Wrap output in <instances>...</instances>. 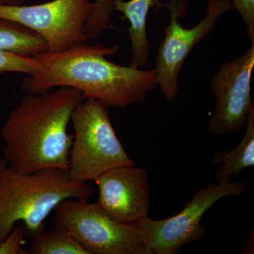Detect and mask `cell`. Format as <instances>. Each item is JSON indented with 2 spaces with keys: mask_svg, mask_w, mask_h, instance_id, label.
Wrapping results in <instances>:
<instances>
[{
  "mask_svg": "<svg viewBox=\"0 0 254 254\" xmlns=\"http://www.w3.org/2000/svg\"><path fill=\"white\" fill-rule=\"evenodd\" d=\"M161 5L157 0H114V11L122 13L130 23L128 33L131 44L130 66H144L149 58L147 37V17L152 6Z\"/></svg>",
  "mask_w": 254,
  "mask_h": 254,
  "instance_id": "cell-11",
  "label": "cell"
},
{
  "mask_svg": "<svg viewBox=\"0 0 254 254\" xmlns=\"http://www.w3.org/2000/svg\"><path fill=\"white\" fill-rule=\"evenodd\" d=\"M24 231L21 225L14 227L7 237L0 243V254H29L21 248Z\"/></svg>",
  "mask_w": 254,
  "mask_h": 254,
  "instance_id": "cell-17",
  "label": "cell"
},
{
  "mask_svg": "<svg viewBox=\"0 0 254 254\" xmlns=\"http://www.w3.org/2000/svg\"><path fill=\"white\" fill-rule=\"evenodd\" d=\"M98 188L97 203L117 221L136 225L148 216L150 185L144 168L124 165L107 172L95 180Z\"/></svg>",
  "mask_w": 254,
  "mask_h": 254,
  "instance_id": "cell-10",
  "label": "cell"
},
{
  "mask_svg": "<svg viewBox=\"0 0 254 254\" xmlns=\"http://www.w3.org/2000/svg\"><path fill=\"white\" fill-rule=\"evenodd\" d=\"M245 128V136L236 148L229 151L217 150L212 156V163L219 166L214 173L217 182H229L232 175L254 167V107L249 113Z\"/></svg>",
  "mask_w": 254,
  "mask_h": 254,
  "instance_id": "cell-12",
  "label": "cell"
},
{
  "mask_svg": "<svg viewBox=\"0 0 254 254\" xmlns=\"http://www.w3.org/2000/svg\"><path fill=\"white\" fill-rule=\"evenodd\" d=\"M189 0H169L164 6L170 11V23L155 58V71L160 91L168 102L176 99L178 78L185 60L202 39L216 26L219 18L233 9L231 0H208L206 14L198 24L187 28L180 23L186 14Z\"/></svg>",
  "mask_w": 254,
  "mask_h": 254,
  "instance_id": "cell-7",
  "label": "cell"
},
{
  "mask_svg": "<svg viewBox=\"0 0 254 254\" xmlns=\"http://www.w3.org/2000/svg\"><path fill=\"white\" fill-rule=\"evenodd\" d=\"M25 0H0L1 2L9 5H21Z\"/></svg>",
  "mask_w": 254,
  "mask_h": 254,
  "instance_id": "cell-19",
  "label": "cell"
},
{
  "mask_svg": "<svg viewBox=\"0 0 254 254\" xmlns=\"http://www.w3.org/2000/svg\"><path fill=\"white\" fill-rule=\"evenodd\" d=\"M0 50L35 56L48 52L46 41L34 31L0 18Z\"/></svg>",
  "mask_w": 254,
  "mask_h": 254,
  "instance_id": "cell-13",
  "label": "cell"
},
{
  "mask_svg": "<svg viewBox=\"0 0 254 254\" xmlns=\"http://www.w3.org/2000/svg\"><path fill=\"white\" fill-rule=\"evenodd\" d=\"M93 193V187L73 181L65 170L23 173L0 159V243L18 222L25 236L34 240L45 231V220L60 202L89 200Z\"/></svg>",
  "mask_w": 254,
  "mask_h": 254,
  "instance_id": "cell-3",
  "label": "cell"
},
{
  "mask_svg": "<svg viewBox=\"0 0 254 254\" xmlns=\"http://www.w3.org/2000/svg\"><path fill=\"white\" fill-rule=\"evenodd\" d=\"M114 11V0H95L93 9L85 26V33L88 39L99 38L106 31L111 22Z\"/></svg>",
  "mask_w": 254,
  "mask_h": 254,
  "instance_id": "cell-16",
  "label": "cell"
},
{
  "mask_svg": "<svg viewBox=\"0 0 254 254\" xmlns=\"http://www.w3.org/2000/svg\"><path fill=\"white\" fill-rule=\"evenodd\" d=\"M254 67V43L232 61L223 64L212 78L210 88L215 104L208 129L212 134L243 131L254 107L251 83Z\"/></svg>",
  "mask_w": 254,
  "mask_h": 254,
  "instance_id": "cell-9",
  "label": "cell"
},
{
  "mask_svg": "<svg viewBox=\"0 0 254 254\" xmlns=\"http://www.w3.org/2000/svg\"><path fill=\"white\" fill-rule=\"evenodd\" d=\"M41 68V60L37 55L16 54L0 50V74L21 73L31 76L38 72Z\"/></svg>",
  "mask_w": 254,
  "mask_h": 254,
  "instance_id": "cell-15",
  "label": "cell"
},
{
  "mask_svg": "<svg viewBox=\"0 0 254 254\" xmlns=\"http://www.w3.org/2000/svg\"><path fill=\"white\" fill-rule=\"evenodd\" d=\"M68 198L55 208V225L63 227L89 254H151L136 225L111 218L98 203Z\"/></svg>",
  "mask_w": 254,
  "mask_h": 254,
  "instance_id": "cell-5",
  "label": "cell"
},
{
  "mask_svg": "<svg viewBox=\"0 0 254 254\" xmlns=\"http://www.w3.org/2000/svg\"><path fill=\"white\" fill-rule=\"evenodd\" d=\"M233 9L245 22L247 34L252 43H254V0H231Z\"/></svg>",
  "mask_w": 254,
  "mask_h": 254,
  "instance_id": "cell-18",
  "label": "cell"
},
{
  "mask_svg": "<svg viewBox=\"0 0 254 254\" xmlns=\"http://www.w3.org/2000/svg\"><path fill=\"white\" fill-rule=\"evenodd\" d=\"M247 190L245 182L209 184L197 190L180 213L163 220L146 216L136 225L150 254H178L187 245L204 237L206 229L201 224L202 218L217 202L225 197L242 196Z\"/></svg>",
  "mask_w": 254,
  "mask_h": 254,
  "instance_id": "cell-6",
  "label": "cell"
},
{
  "mask_svg": "<svg viewBox=\"0 0 254 254\" xmlns=\"http://www.w3.org/2000/svg\"><path fill=\"white\" fill-rule=\"evenodd\" d=\"M73 141L68 173L73 181L87 183L118 167L133 165L114 129L108 108L86 98L71 115Z\"/></svg>",
  "mask_w": 254,
  "mask_h": 254,
  "instance_id": "cell-4",
  "label": "cell"
},
{
  "mask_svg": "<svg viewBox=\"0 0 254 254\" xmlns=\"http://www.w3.org/2000/svg\"><path fill=\"white\" fill-rule=\"evenodd\" d=\"M29 254H89L65 229L56 226L33 240Z\"/></svg>",
  "mask_w": 254,
  "mask_h": 254,
  "instance_id": "cell-14",
  "label": "cell"
},
{
  "mask_svg": "<svg viewBox=\"0 0 254 254\" xmlns=\"http://www.w3.org/2000/svg\"><path fill=\"white\" fill-rule=\"evenodd\" d=\"M119 50L118 45L86 43L60 53L38 55L41 69L23 80L22 89L38 94L69 87L81 91L85 99L98 100L108 108L144 101L158 86L155 70L121 66L106 59Z\"/></svg>",
  "mask_w": 254,
  "mask_h": 254,
  "instance_id": "cell-1",
  "label": "cell"
},
{
  "mask_svg": "<svg viewBox=\"0 0 254 254\" xmlns=\"http://www.w3.org/2000/svg\"><path fill=\"white\" fill-rule=\"evenodd\" d=\"M84 99L81 91L69 87L23 98L0 132L4 160L23 173L50 168L68 172L73 141L68 125Z\"/></svg>",
  "mask_w": 254,
  "mask_h": 254,
  "instance_id": "cell-2",
  "label": "cell"
},
{
  "mask_svg": "<svg viewBox=\"0 0 254 254\" xmlns=\"http://www.w3.org/2000/svg\"><path fill=\"white\" fill-rule=\"evenodd\" d=\"M92 0H52L43 4L9 5L0 1V18L34 31L46 41L48 53L65 51L87 43L85 26Z\"/></svg>",
  "mask_w": 254,
  "mask_h": 254,
  "instance_id": "cell-8",
  "label": "cell"
}]
</instances>
